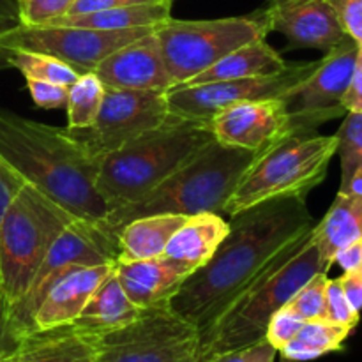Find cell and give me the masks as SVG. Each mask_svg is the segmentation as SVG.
I'll use <instances>...</instances> for the list:
<instances>
[{"instance_id":"cell-1","label":"cell","mask_w":362,"mask_h":362,"mask_svg":"<svg viewBox=\"0 0 362 362\" xmlns=\"http://www.w3.org/2000/svg\"><path fill=\"white\" fill-rule=\"evenodd\" d=\"M211 260L191 272L170 308L204 334L286 246L315 226L306 197L262 202L230 219Z\"/></svg>"},{"instance_id":"cell-2","label":"cell","mask_w":362,"mask_h":362,"mask_svg":"<svg viewBox=\"0 0 362 362\" xmlns=\"http://www.w3.org/2000/svg\"><path fill=\"white\" fill-rule=\"evenodd\" d=\"M0 158L76 219L105 223L108 207L95 187L101 159L76 131L0 108Z\"/></svg>"},{"instance_id":"cell-3","label":"cell","mask_w":362,"mask_h":362,"mask_svg":"<svg viewBox=\"0 0 362 362\" xmlns=\"http://www.w3.org/2000/svg\"><path fill=\"white\" fill-rule=\"evenodd\" d=\"M311 232L313 228L286 246L228 310L200 334V362L265 339L272 315L286 306L313 276L325 272Z\"/></svg>"},{"instance_id":"cell-4","label":"cell","mask_w":362,"mask_h":362,"mask_svg":"<svg viewBox=\"0 0 362 362\" xmlns=\"http://www.w3.org/2000/svg\"><path fill=\"white\" fill-rule=\"evenodd\" d=\"M214 140L209 120L170 115L161 127L103 156L95 187L108 214L144 198Z\"/></svg>"},{"instance_id":"cell-5","label":"cell","mask_w":362,"mask_h":362,"mask_svg":"<svg viewBox=\"0 0 362 362\" xmlns=\"http://www.w3.org/2000/svg\"><path fill=\"white\" fill-rule=\"evenodd\" d=\"M258 156L257 152L225 147L214 140L144 198L110 212L103 226L117 237L124 225L144 216L223 214L237 184Z\"/></svg>"},{"instance_id":"cell-6","label":"cell","mask_w":362,"mask_h":362,"mask_svg":"<svg viewBox=\"0 0 362 362\" xmlns=\"http://www.w3.org/2000/svg\"><path fill=\"white\" fill-rule=\"evenodd\" d=\"M73 219L27 182L11 202L0 228V303L7 324L9 311L28 292L46 253Z\"/></svg>"},{"instance_id":"cell-7","label":"cell","mask_w":362,"mask_h":362,"mask_svg":"<svg viewBox=\"0 0 362 362\" xmlns=\"http://www.w3.org/2000/svg\"><path fill=\"white\" fill-rule=\"evenodd\" d=\"M336 145V134L317 133L292 134L278 141L247 168L226 202L223 214L233 216L274 198L306 197L324 182Z\"/></svg>"},{"instance_id":"cell-8","label":"cell","mask_w":362,"mask_h":362,"mask_svg":"<svg viewBox=\"0 0 362 362\" xmlns=\"http://www.w3.org/2000/svg\"><path fill=\"white\" fill-rule=\"evenodd\" d=\"M269 34L265 11L218 20H170L156 27L172 88L186 85L233 49ZM170 88V90H172Z\"/></svg>"},{"instance_id":"cell-9","label":"cell","mask_w":362,"mask_h":362,"mask_svg":"<svg viewBox=\"0 0 362 362\" xmlns=\"http://www.w3.org/2000/svg\"><path fill=\"white\" fill-rule=\"evenodd\" d=\"M98 362H200V332L168 304L98 336Z\"/></svg>"},{"instance_id":"cell-10","label":"cell","mask_w":362,"mask_h":362,"mask_svg":"<svg viewBox=\"0 0 362 362\" xmlns=\"http://www.w3.org/2000/svg\"><path fill=\"white\" fill-rule=\"evenodd\" d=\"M117 262V237L103 225L73 219L46 253L30 288L9 311V331L14 341L34 331V318L53 283L67 271L80 265Z\"/></svg>"},{"instance_id":"cell-11","label":"cell","mask_w":362,"mask_h":362,"mask_svg":"<svg viewBox=\"0 0 362 362\" xmlns=\"http://www.w3.org/2000/svg\"><path fill=\"white\" fill-rule=\"evenodd\" d=\"M156 27L95 30V28L64 27V25L25 27L18 23L0 32V48L9 52L45 53L66 62L76 73H94L95 66L103 59L112 55L120 46L144 37Z\"/></svg>"},{"instance_id":"cell-12","label":"cell","mask_w":362,"mask_h":362,"mask_svg":"<svg viewBox=\"0 0 362 362\" xmlns=\"http://www.w3.org/2000/svg\"><path fill=\"white\" fill-rule=\"evenodd\" d=\"M313 62H288L281 73L271 76H253L243 80L212 81L202 85H184L168 90L170 115L187 120H209L226 106L240 101L283 98L317 67Z\"/></svg>"},{"instance_id":"cell-13","label":"cell","mask_w":362,"mask_h":362,"mask_svg":"<svg viewBox=\"0 0 362 362\" xmlns=\"http://www.w3.org/2000/svg\"><path fill=\"white\" fill-rule=\"evenodd\" d=\"M170 119L168 92L106 88L94 124L80 134L99 159Z\"/></svg>"},{"instance_id":"cell-14","label":"cell","mask_w":362,"mask_h":362,"mask_svg":"<svg viewBox=\"0 0 362 362\" xmlns=\"http://www.w3.org/2000/svg\"><path fill=\"white\" fill-rule=\"evenodd\" d=\"M359 46L346 37L329 49L308 78L283 95L286 110L306 131L315 133L320 124L341 117L343 98L350 87Z\"/></svg>"},{"instance_id":"cell-15","label":"cell","mask_w":362,"mask_h":362,"mask_svg":"<svg viewBox=\"0 0 362 362\" xmlns=\"http://www.w3.org/2000/svg\"><path fill=\"white\" fill-rule=\"evenodd\" d=\"M211 129L218 144L257 154L292 134L311 133L290 115L281 98L240 101L226 106L212 117Z\"/></svg>"},{"instance_id":"cell-16","label":"cell","mask_w":362,"mask_h":362,"mask_svg":"<svg viewBox=\"0 0 362 362\" xmlns=\"http://www.w3.org/2000/svg\"><path fill=\"white\" fill-rule=\"evenodd\" d=\"M269 32L286 37V49L315 48L327 53L349 35L331 0H269L264 7Z\"/></svg>"},{"instance_id":"cell-17","label":"cell","mask_w":362,"mask_h":362,"mask_svg":"<svg viewBox=\"0 0 362 362\" xmlns=\"http://www.w3.org/2000/svg\"><path fill=\"white\" fill-rule=\"evenodd\" d=\"M94 73L106 88L165 92L172 88L156 28L103 59Z\"/></svg>"},{"instance_id":"cell-18","label":"cell","mask_w":362,"mask_h":362,"mask_svg":"<svg viewBox=\"0 0 362 362\" xmlns=\"http://www.w3.org/2000/svg\"><path fill=\"white\" fill-rule=\"evenodd\" d=\"M115 264L117 262L99 265H80V267L71 269L66 274L60 276L53 283L49 292L46 293L45 300L35 313L34 331L73 324L85 308V304L88 303L92 293L115 269Z\"/></svg>"},{"instance_id":"cell-19","label":"cell","mask_w":362,"mask_h":362,"mask_svg":"<svg viewBox=\"0 0 362 362\" xmlns=\"http://www.w3.org/2000/svg\"><path fill=\"white\" fill-rule=\"evenodd\" d=\"M115 274L126 296L140 310L168 304L189 276L166 257L117 262Z\"/></svg>"},{"instance_id":"cell-20","label":"cell","mask_w":362,"mask_h":362,"mask_svg":"<svg viewBox=\"0 0 362 362\" xmlns=\"http://www.w3.org/2000/svg\"><path fill=\"white\" fill-rule=\"evenodd\" d=\"M4 362H98V336L73 324L28 332Z\"/></svg>"},{"instance_id":"cell-21","label":"cell","mask_w":362,"mask_h":362,"mask_svg":"<svg viewBox=\"0 0 362 362\" xmlns=\"http://www.w3.org/2000/svg\"><path fill=\"white\" fill-rule=\"evenodd\" d=\"M228 230L230 223L225 221L218 212L189 216L173 233L163 257L191 274L211 260Z\"/></svg>"},{"instance_id":"cell-22","label":"cell","mask_w":362,"mask_h":362,"mask_svg":"<svg viewBox=\"0 0 362 362\" xmlns=\"http://www.w3.org/2000/svg\"><path fill=\"white\" fill-rule=\"evenodd\" d=\"M313 240L320 257L322 269L329 272L334 257L341 247L362 237V197L361 194H336L331 209L313 226Z\"/></svg>"},{"instance_id":"cell-23","label":"cell","mask_w":362,"mask_h":362,"mask_svg":"<svg viewBox=\"0 0 362 362\" xmlns=\"http://www.w3.org/2000/svg\"><path fill=\"white\" fill-rule=\"evenodd\" d=\"M140 313V308L134 306L122 290L113 269L108 278L92 293L73 325L78 331L90 336H101L131 324Z\"/></svg>"},{"instance_id":"cell-24","label":"cell","mask_w":362,"mask_h":362,"mask_svg":"<svg viewBox=\"0 0 362 362\" xmlns=\"http://www.w3.org/2000/svg\"><path fill=\"white\" fill-rule=\"evenodd\" d=\"M186 219L187 216L154 214L129 221L117 233V262L163 257L170 239Z\"/></svg>"},{"instance_id":"cell-25","label":"cell","mask_w":362,"mask_h":362,"mask_svg":"<svg viewBox=\"0 0 362 362\" xmlns=\"http://www.w3.org/2000/svg\"><path fill=\"white\" fill-rule=\"evenodd\" d=\"M286 60L281 53L276 52L265 39H257L240 48L233 49L221 60L205 69L186 85H202L212 83V81H228L243 80V78L253 76H271V74L281 73L286 67ZM184 87V85H180Z\"/></svg>"},{"instance_id":"cell-26","label":"cell","mask_w":362,"mask_h":362,"mask_svg":"<svg viewBox=\"0 0 362 362\" xmlns=\"http://www.w3.org/2000/svg\"><path fill=\"white\" fill-rule=\"evenodd\" d=\"M173 0H163L156 4L141 6L115 7V9L92 11V13L64 14L48 25H64V27H85L95 30H127L138 27H156L172 18Z\"/></svg>"},{"instance_id":"cell-27","label":"cell","mask_w":362,"mask_h":362,"mask_svg":"<svg viewBox=\"0 0 362 362\" xmlns=\"http://www.w3.org/2000/svg\"><path fill=\"white\" fill-rule=\"evenodd\" d=\"M350 332H352L350 327L329 320L304 322L296 338L279 354L297 362L318 359L325 354L343 350V343L349 338Z\"/></svg>"},{"instance_id":"cell-28","label":"cell","mask_w":362,"mask_h":362,"mask_svg":"<svg viewBox=\"0 0 362 362\" xmlns=\"http://www.w3.org/2000/svg\"><path fill=\"white\" fill-rule=\"evenodd\" d=\"M106 87L95 73H83L69 87L67 98V129L85 131L94 124L105 98Z\"/></svg>"},{"instance_id":"cell-29","label":"cell","mask_w":362,"mask_h":362,"mask_svg":"<svg viewBox=\"0 0 362 362\" xmlns=\"http://www.w3.org/2000/svg\"><path fill=\"white\" fill-rule=\"evenodd\" d=\"M11 53V67L20 71L25 80L49 81V83H59L71 87L78 80L80 73L67 66L66 62L45 53L34 52H9Z\"/></svg>"},{"instance_id":"cell-30","label":"cell","mask_w":362,"mask_h":362,"mask_svg":"<svg viewBox=\"0 0 362 362\" xmlns=\"http://www.w3.org/2000/svg\"><path fill=\"white\" fill-rule=\"evenodd\" d=\"M336 154L341 159V184L362 168V112H346L345 120L336 133Z\"/></svg>"},{"instance_id":"cell-31","label":"cell","mask_w":362,"mask_h":362,"mask_svg":"<svg viewBox=\"0 0 362 362\" xmlns=\"http://www.w3.org/2000/svg\"><path fill=\"white\" fill-rule=\"evenodd\" d=\"M327 272H318L306 285L299 288V292L288 300L286 306L303 318L310 320H325V304H327Z\"/></svg>"},{"instance_id":"cell-32","label":"cell","mask_w":362,"mask_h":362,"mask_svg":"<svg viewBox=\"0 0 362 362\" xmlns=\"http://www.w3.org/2000/svg\"><path fill=\"white\" fill-rule=\"evenodd\" d=\"M76 0H16L18 23L42 27L71 11Z\"/></svg>"},{"instance_id":"cell-33","label":"cell","mask_w":362,"mask_h":362,"mask_svg":"<svg viewBox=\"0 0 362 362\" xmlns=\"http://www.w3.org/2000/svg\"><path fill=\"white\" fill-rule=\"evenodd\" d=\"M359 311L352 308V304L346 299L345 292L341 288L339 278L329 279L327 283V304H325V320L334 322V324L345 325L354 329L359 324Z\"/></svg>"},{"instance_id":"cell-34","label":"cell","mask_w":362,"mask_h":362,"mask_svg":"<svg viewBox=\"0 0 362 362\" xmlns=\"http://www.w3.org/2000/svg\"><path fill=\"white\" fill-rule=\"evenodd\" d=\"M304 325V320L297 317L288 306H283L281 310L272 315L271 322L265 331V339L274 346L278 352H281L290 341L297 336L300 327Z\"/></svg>"},{"instance_id":"cell-35","label":"cell","mask_w":362,"mask_h":362,"mask_svg":"<svg viewBox=\"0 0 362 362\" xmlns=\"http://www.w3.org/2000/svg\"><path fill=\"white\" fill-rule=\"evenodd\" d=\"M27 81L28 92L39 108L57 110L66 108L67 98H69V87L59 83H49V81L25 80Z\"/></svg>"},{"instance_id":"cell-36","label":"cell","mask_w":362,"mask_h":362,"mask_svg":"<svg viewBox=\"0 0 362 362\" xmlns=\"http://www.w3.org/2000/svg\"><path fill=\"white\" fill-rule=\"evenodd\" d=\"M278 354V350L267 339H262V341L244 346V349L218 354V356L211 357L207 362H274Z\"/></svg>"},{"instance_id":"cell-37","label":"cell","mask_w":362,"mask_h":362,"mask_svg":"<svg viewBox=\"0 0 362 362\" xmlns=\"http://www.w3.org/2000/svg\"><path fill=\"white\" fill-rule=\"evenodd\" d=\"M345 34L362 48V0H331Z\"/></svg>"},{"instance_id":"cell-38","label":"cell","mask_w":362,"mask_h":362,"mask_svg":"<svg viewBox=\"0 0 362 362\" xmlns=\"http://www.w3.org/2000/svg\"><path fill=\"white\" fill-rule=\"evenodd\" d=\"M23 184L25 180L21 179V175H18V173L0 158V228H2L4 216H6L11 202L14 200V197H16L18 191L21 189Z\"/></svg>"},{"instance_id":"cell-39","label":"cell","mask_w":362,"mask_h":362,"mask_svg":"<svg viewBox=\"0 0 362 362\" xmlns=\"http://www.w3.org/2000/svg\"><path fill=\"white\" fill-rule=\"evenodd\" d=\"M156 2H163V0H76L67 14L92 13V11H105V9H115V7L141 6V4H156Z\"/></svg>"},{"instance_id":"cell-40","label":"cell","mask_w":362,"mask_h":362,"mask_svg":"<svg viewBox=\"0 0 362 362\" xmlns=\"http://www.w3.org/2000/svg\"><path fill=\"white\" fill-rule=\"evenodd\" d=\"M343 108L346 112H362V48H359V53H357L350 87L343 98Z\"/></svg>"},{"instance_id":"cell-41","label":"cell","mask_w":362,"mask_h":362,"mask_svg":"<svg viewBox=\"0 0 362 362\" xmlns=\"http://www.w3.org/2000/svg\"><path fill=\"white\" fill-rule=\"evenodd\" d=\"M341 288L345 292L346 299L352 304L356 311H362V267L354 269V271H346L345 274L339 278Z\"/></svg>"},{"instance_id":"cell-42","label":"cell","mask_w":362,"mask_h":362,"mask_svg":"<svg viewBox=\"0 0 362 362\" xmlns=\"http://www.w3.org/2000/svg\"><path fill=\"white\" fill-rule=\"evenodd\" d=\"M334 264L339 265L345 272L362 267V237L354 240V243L346 244L345 247H341L336 253Z\"/></svg>"},{"instance_id":"cell-43","label":"cell","mask_w":362,"mask_h":362,"mask_svg":"<svg viewBox=\"0 0 362 362\" xmlns=\"http://www.w3.org/2000/svg\"><path fill=\"white\" fill-rule=\"evenodd\" d=\"M14 346H16V343H14L13 336H11L6 311H4L2 304H0V359H4L7 354H11Z\"/></svg>"},{"instance_id":"cell-44","label":"cell","mask_w":362,"mask_h":362,"mask_svg":"<svg viewBox=\"0 0 362 362\" xmlns=\"http://www.w3.org/2000/svg\"><path fill=\"white\" fill-rule=\"evenodd\" d=\"M13 25H18V21L11 20V18L4 16L2 13H0V32L6 30V28L13 27ZM4 69H11V53L9 49H4L0 48V71Z\"/></svg>"},{"instance_id":"cell-45","label":"cell","mask_w":362,"mask_h":362,"mask_svg":"<svg viewBox=\"0 0 362 362\" xmlns=\"http://www.w3.org/2000/svg\"><path fill=\"white\" fill-rule=\"evenodd\" d=\"M339 193L361 194L362 197V168L356 170V172L352 173V177H350L343 186H339Z\"/></svg>"},{"instance_id":"cell-46","label":"cell","mask_w":362,"mask_h":362,"mask_svg":"<svg viewBox=\"0 0 362 362\" xmlns=\"http://www.w3.org/2000/svg\"><path fill=\"white\" fill-rule=\"evenodd\" d=\"M0 13H2L4 16L11 18V20L18 21L16 0H0Z\"/></svg>"},{"instance_id":"cell-47","label":"cell","mask_w":362,"mask_h":362,"mask_svg":"<svg viewBox=\"0 0 362 362\" xmlns=\"http://www.w3.org/2000/svg\"><path fill=\"white\" fill-rule=\"evenodd\" d=\"M279 356H281V354H279ZM279 362H297V361H293V359H288V357L281 356V359H279Z\"/></svg>"},{"instance_id":"cell-48","label":"cell","mask_w":362,"mask_h":362,"mask_svg":"<svg viewBox=\"0 0 362 362\" xmlns=\"http://www.w3.org/2000/svg\"><path fill=\"white\" fill-rule=\"evenodd\" d=\"M0 362H4V361H2V359H0Z\"/></svg>"}]
</instances>
